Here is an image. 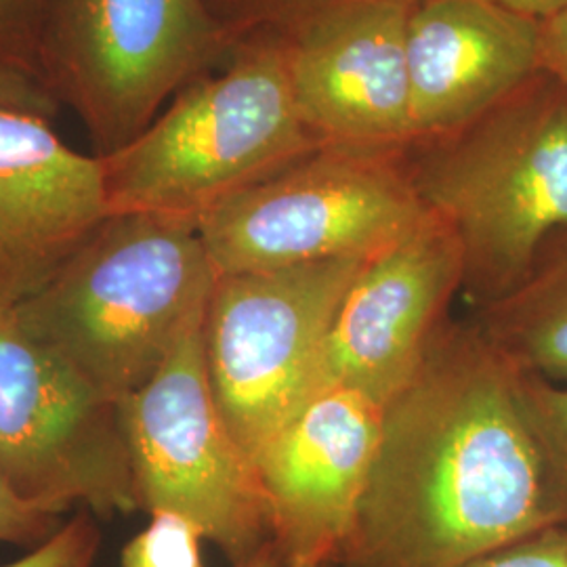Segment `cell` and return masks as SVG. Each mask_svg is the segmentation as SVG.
Masks as SVG:
<instances>
[{
	"label": "cell",
	"instance_id": "cell-1",
	"mask_svg": "<svg viewBox=\"0 0 567 567\" xmlns=\"http://www.w3.org/2000/svg\"><path fill=\"white\" fill-rule=\"evenodd\" d=\"M553 524L519 370L473 320L450 318L416 377L383 408L337 567H466Z\"/></svg>",
	"mask_w": 567,
	"mask_h": 567
},
{
	"label": "cell",
	"instance_id": "cell-2",
	"mask_svg": "<svg viewBox=\"0 0 567 567\" xmlns=\"http://www.w3.org/2000/svg\"><path fill=\"white\" fill-rule=\"evenodd\" d=\"M217 271L198 225L114 213L13 320L110 400L163 368L204 318Z\"/></svg>",
	"mask_w": 567,
	"mask_h": 567
},
{
	"label": "cell",
	"instance_id": "cell-3",
	"mask_svg": "<svg viewBox=\"0 0 567 567\" xmlns=\"http://www.w3.org/2000/svg\"><path fill=\"white\" fill-rule=\"evenodd\" d=\"M405 168L461 244L466 301H498L567 229V93L538 72L484 116L410 147Z\"/></svg>",
	"mask_w": 567,
	"mask_h": 567
},
{
	"label": "cell",
	"instance_id": "cell-4",
	"mask_svg": "<svg viewBox=\"0 0 567 567\" xmlns=\"http://www.w3.org/2000/svg\"><path fill=\"white\" fill-rule=\"evenodd\" d=\"M320 145L295 103L280 37L246 42L224 72L185 84L140 137L100 156L110 213L198 225Z\"/></svg>",
	"mask_w": 567,
	"mask_h": 567
},
{
	"label": "cell",
	"instance_id": "cell-5",
	"mask_svg": "<svg viewBox=\"0 0 567 567\" xmlns=\"http://www.w3.org/2000/svg\"><path fill=\"white\" fill-rule=\"evenodd\" d=\"M431 217L405 152L320 145L198 224L217 276L372 259Z\"/></svg>",
	"mask_w": 567,
	"mask_h": 567
},
{
	"label": "cell",
	"instance_id": "cell-6",
	"mask_svg": "<svg viewBox=\"0 0 567 567\" xmlns=\"http://www.w3.org/2000/svg\"><path fill=\"white\" fill-rule=\"evenodd\" d=\"M229 30L206 0H51L41 70L81 116L95 156L140 137Z\"/></svg>",
	"mask_w": 567,
	"mask_h": 567
},
{
	"label": "cell",
	"instance_id": "cell-7",
	"mask_svg": "<svg viewBox=\"0 0 567 567\" xmlns=\"http://www.w3.org/2000/svg\"><path fill=\"white\" fill-rule=\"evenodd\" d=\"M368 259L217 276L204 311L213 395L255 461L311 398L326 339Z\"/></svg>",
	"mask_w": 567,
	"mask_h": 567
},
{
	"label": "cell",
	"instance_id": "cell-8",
	"mask_svg": "<svg viewBox=\"0 0 567 567\" xmlns=\"http://www.w3.org/2000/svg\"><path fill=\"white\" fill-rule=\"evenodd\" d=\"M203 324L192 326L154 379L118 405L142 511L187 517L236 566L271 540V527L255 461L213 395Z\"/></svg>",
	"mask_w": 567,
	"mask_h": 567
},
{
	"label": "cell",
	"instance_id": "cell-9",
	"mask_svg": "<svg viewBox=\"0 0 567 567\" xmlns=\"http://www.w3.org/2000/svg\"><path fill=\"white\" fill-rule=\"evenodd\" d=\"M0 473L32 507L142 511L121 405L0 311Z\"/></svg>",
	"mask_w": 567,
	"mask_h": 567
},
{
	"label": "cell",
	"instance_id": "cell-10",
	"mask_svg": "<svg viewBox=\"0 0 567 567\" xmlns=\"http://www.w3.org/2000/svg\"><path fill=\"white\" fill-rule=\"evenodd\" d=\"M463 282L461 244L433 215L368 259L326 339L313 395L349 389L391 402L425 362Z\"/></svg>",
	"mask_w": 567,
	"mask_h": 567
},
{
	"label": "cell",
	"instance_id": "cell-11",
	"mask_svg": "<svg viewBox=\"0 0 567 567\" xmlns=\"http://www.w3.org/2000/svg\"><path fill=\"white\" fill-rule=\"evenodd\" d=\"M414 4L353 2L284 28L290 89L318 142L391 152L412 147L405 32Z\"/></svg>",
	"mask_w": 567,
	"mask_h": 567
},
{
	"label": "cell",
	"instance_id": "cell-12",
	"mask_svg": "<svg viewBox=\"0 0 567 567\" xmlns=\"http://www.w3.org/2000/svg\"><path fill=\"white\" fill-rule=\"evenodd\" d=\"M383 408L360 391L326 389L255 456L271 545L284 557L337 567L374 465Z\"/></svg>",
	"mask_w": 567,
	"mask_h": 567
},
{
	"label": "cell",
	"instance_id": "cell-13",
	"mask_svg": "<svg viewBox=\"0 0 567 567\" xmlns=\"http://www.w3.org/2000/svg\"><path fill=\"white\" fill-rule=\"evenodd\" d=\"M110 215L100 156L44 116L0 107V311L41 292Z\"/></svg>",
	"mask_w": 567,
	"mask_h": 567
},
{
	"label": "cell",
	"instance_id": "cell-14",
	"mask_svg": "<svg viewBox=\"0 0 567 567\" xmlns=\"http://www.w3.org/2000/svg\"><path fill=\"white\" fill-rule=\"evenodd\" d=\"M540 20L496 0H421L408 18L412 147L484 116L538 68Z\"/></svg>",
	"mask_w": 567,
	"mask_h": 567
},
{
	"label": "cell",
	"instance_id": "cell-15",
	"mask_svg": "<svg viewBox=\"0 0 567 567\" xmlns=\"http://www.w3.org/2000/svg\"><path fill=\"white\" fill-rule=\"evenodd\" d=\"M471 320L519 372L567 385V229L543 246L524 282Z\"/></svg>",
	"mask_w": 567,
	"mask_h": 567
},
{
	"label": "cell",
	"instance_id": "cell-16",
	"mask_svg": "<svg viewBox=\"0 0 567 567\" xmlns=\"http://www.w3.org/2000/svg\"><path fill=\"white\" fill-rule=\"evenodd\" d=\"M519 400L538 447L557 524H567V385L519 372Z\"/></svg>",
	"mask_w": 567,
	"mask_h": 567
},
{
	"label": "cell",
	"instance_id": "cell-17",
	"mask_svg": "<svg viewBox=\"0 0 567 567\" xmlns=\"http://www.w3.org/2000/svg\"><path fill=\"white\" fill-rule=\"evenodd\" d=\"M203 532L175 511L150 513V524L122 548V567H204Z\"/></svg>",
	"mask_w": 567,
	"mask_h": 567
},
{
	"label": "cell",
	"instance_id": "cell-18",
	"mask_svg": "<svg viewBox=\"0 0 567 567\" xmlns=\"http://www.w3.org/2000/svg\"><path fill=\"white\" fill-rule=\"evenodd\" d=\"M49 4L51 0H0V60L42 82V34Z\"/></svg>",
	"mask_w": 567,
	"mask_h": 567
},
{
	"label": "cell",
	"instance_id": "cell-19",
	"mask_svg": "<svg viewBox=\"0 0 567 567\" xmlns=\"http://www.w3.org/2000/svg\"><path fill=\"white\" fill-rule=\"evenodd\" d=\"M100 548L102 532L91 513L82 511L25 557L2 567H93Z\"/></svg>",
	"mask_w": 567,
	"mask_h": 567
},
{
	"label": "cell",
	"instance_id": "cell-20",
	"mask_svg": "<svg viewBox=\"0 0 567 567\" xmlns=\"http://www.w3.org/2000/svg\"><path fill=\"white\" fill-rule=\"evenodd\" d=\"M466 567H567V524L540 527Z\"/></svg>",
	"mask_w": 567,
	"mask_h": 567
},
{
	"label": "cell",
	"instance_id": "cell-21",
	"mask_svg": "<svg viewBox=\"0 0 567 567\" xmlns=\"http://www.w3.org/2000/svg\"><path fill=\"white\" fill-rule=\"evenodd\" d=\"M61 515L28 505L0 473V543L39 547L60 529Z\"/></svg>",
	"mask_w": 567,
	"mask_h": 567
},
{
	"label": "cell",
	"instance_id": "cell-22",
	"mask_svg": "<svg viewBox=\"0 0 567 567\" xmlns=\"http://www.w3.org/2000/svg\"><path fill=\"white\" fill-rule=\"evenodd\" d=\"M353 2H377V0H225L229 7V32L234 28H250L261 23L290 25L307 16L320 13L332 7L353 4ZM395 2H421V0H395Z\"/></svg>",
	"mask_w": 567,
	"mask_h": 567
},
{
	"label": "cell",
	"instance_id": "cell-23",
	"mask_svg": "<svg viewBox=\"0 0 567 567\" xmlns=\"http://www.w3.org/2000/svg\"><path fill=\"white\" fill-rule=\"evenodd\" d=\"M0 107L51 118L58 112V97L39 76L0 60Z\"/></svg>",
	"mask_w": 567,
	"mask_h": 567
},
{
	"label": "cell",
	"instance_id": "cell-24",
	"mask_svg": "<svg viewBox=\"0 0 567 567\" xmlns=\"http://www.w3.org/2000/svg\"><path fill=\"white\" fill-rule=\"evenodd\" d=\"M538 68L567 93V9L540 20Z\"/></svg>",
	"mask_w": 567,
	"mask_h": 567
},
{
	"label": "cell",
	"instance_id": "cell-25",
	"mask_svg": "<svg viewBox=\"0 0 567 567\" xmlns=\"http://www.w3.org/2000/svg\"><path fill=\"white\" fill-rule=\"evenodd\" d=\"M496 2L534 20H547L550 16L567 9V0H496Z\"/></svg>",
	"mask_w": 567,
	"mask_h": 567
},
{
	"label": "cell",
	"instance_id": "cell-26",
	"mask_svg": "<svg viewBox=\"0 0 567 567\" xmlns=\"http://www.w3.org/2000/svg\"><path fill=\"white\" fill-rule=\"evenodd\" d=\"M231 567H334L328 564H305V561H292L284 557L278 548L271 545V540L261 550H257L252 557L244 559L240 564Z\"/></svg>",
	"mask_w": 567,
	"mask_h": 567
}]
</instances>
